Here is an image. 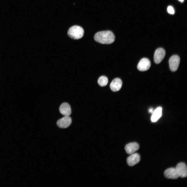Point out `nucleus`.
<instances>
[{"instance_id": "nucleus-5", "label": "nucleus", "mask_w": 187, "mask_h": 187, "mask_svg": "<svg viewBox=\"0 0 187 187\" xmlns=\"http://www.w3.org/2000/svg\"><path fill=\"white\" fill-rule=\"evenodd\" d=\"M151 63L150 60L146 58L142 59L138 63L137 69L141 71H145L148 70L150 67Z\"/></svg>"}, {"instance_id": "nucleus-2", "label": "nucleus", "mask_w": 187, "mask_h": 187, "mask_svg": "<svg viewBox=\"0 0 187 187\" xmlns=\"http://www.w3.org/2000/svg\"><path fill=\"white\" fill-rule=\"evenodd\" d=\"M84 30L81 26L74 25L69 29L68 34L71 38L74 39H78L82 38L84 34Z\"/></svg>"}, {"instance_id": "nucleus-3", "label": "nucleus", "mask_w": 187, "mask_h": 187, "mask_svg": "<svg viewBox=\"0 0 187 187\" xmlns=\"http://www.w3.org/2000/svg\"><path fill=\"white\" fill-rule=\"evenodd\" d=\"M169 67L171 70L173 72L177 71L180 62V58L177 55L172 56L169 60Z\"/></svg>"}, {"instance_id": "nucleus-4", "label": "nucleus", "mask_w": 187, "mask_h": 187, "mask_svg": "<svg viewBox=\"0 0 187 187\" xmlns=\"http://www.w3.org/2000/svg\"><path fill=\"white\" fill-rule=\"evenodd\" d=\"M165 55V50L162 48L157 49L155 51L154 60L155 62L157 64L159 63L163 60Z\"/></svg>"}, {"instance_id": "nucleus-7", "label": "nucleus", "mask_w": 187, "mask_h": 187, "mask_svg": "<svg viewBox=\"0 0 187 187\" xmlns=\"http://www.w3.org/2000/svg\"><path fill=\"white\" fill-rule=\"evenodd\" d=\"M164 175L168 179H175L179 177L176 168H174L166 169L164 172Z\"/></svg>"}, {"instance_id": "nucleus-16", "label": "nucleus", "mask_w": 187, "mask_h": 187, "mask_svg": "<svg viewBox=\"0 0 187 187\" xmlns=\"http://www.w3.org/2000/svg\"><path fill=\"white\" fill-rule=\"evenodd\" d=\"M149 112H153V110L152 108L150 109L149 110Z\"/></svg>"}, {"instance_id": "nucleus-1", "label": "nucleus", "mask_w": 187, "mask_h": 187, "mask_svg": "<svg viewBox=\"0 0 187 187\" xmlns=\"http://www.w3.org/2000/svg\"><path fill=\"white\" fill-rule=\"evenodd\" d=\"M115 38L113 32L109 30L98 32L94 36V39L96 41L102 44H111L114 42Z\"/></svg>"}, {"instance_id": "nucleus-12", "label": "nucleus", "mask_w": 187, "mask_h": 187, "mask_svg": "<svg viewBox=\"0 0 187 187\" xmlns=\"http://www.w3.org/2000/svg\"><path fill=\"white\" fill-rule=\"evenodd\" d=\"M59 110L60 113L65 116H69L71 113L70 106L66 103H64L61 105Z\"/></svg>"}, {"instance_id": "nucleus-8", "label": "nucleus", "mask_w": 187, "mask_h": 187, "mask_svg": "<svg viewBox=\"0 0 187 187\" xmlns=\"http://www.w3.org/2000/svg\"><path fill=\"white\" fill-rule=\"evenodd\" d=\"M176 169L179 177L182 178L186 177L187 176V167L184 163L181 162L177 165Z\"/></svg>"}, {"instance_id": "nucleus-13", "label": "nucleus", "mask_w": 187, "mask_h": 187, "mask_svg": "<svg viewBox=\"0 0 187 187\" xmlns=\"http://www.w3.org/2000/svg\"><path fill=\"white\" fill-rule=\"evenodd\" d=\"M162 109L160 107L157 108L153 111L151 118V121L155 122L161 117L162 115Z\"/></svg>"}, {"instance_id": "nucleus-10", "label": "nucleus", "mask_w": 187, "mask_h": 187, "mask_svg": "<svg viewBox=\"0 0 187 187\" xmlns=\"http://www.w3.org/2000/svg\"><path fill=\"white\" fill-rule=\"evenodd\" d=\"M139 148V146L137 143L131 142L127 144L125 149L126 152L129 154H131L138 150Z\"/></svg>"}, {"instance_id": "nucleus-11", "label": "nucleus", "mask_w": 187, "mask_h": 187, "mask_svg": "<svg viewBox=\"0 0 187 187\" xmlns=\"http://www.w3.org/2000/svg\"><path fill=\"white\" fill-rule=\"evenodd\" d=\"M122 84L121 79L119 78H116L112 81L110 85L111 89L113 91H119L121 89Z\"/></svg>"}, {"instance_id": "nucleus-17", "label": "nucleus", "mask_w": 187, "mask_h": 187, "mask_svg": "<svg viewBox=\"0 0 187 187\" xmlns=\"http://www.w3.org/2000/svg\"><path fill=\"white\" fill-rule=\"evenodd\" d=\"M178 0L179 1H180L181 2H183L184 1V0Z\"/></svg>"}, {"instance_id": "nucleus-6", "label": "nucleus", "mask_w": 187, "mask_h": 187, "mask_svg": "<svg viewBox=\"0 0 187 187\" xmlns=\"http://www.w3.org/2000/svg\"><path fill=\"white\" fill-rule=\"evenodd\" d=\"M72 122L71 118L69 116H65L58 120L57 122V126L61 128H65L68 127Z\"/></svg>"}, {"instance_id": "nucleus-9", "label": "nucleus", "mask_w": 187, "mask_h": 187, "mask_svg": "<svg viewBox=\"0 0 187 187\" xmlns=\"http://www.w3.org/2000/svg\"><path fill=\"white\" fill-rule=\"evenodd\" d=\"M140 160L139 155L137 153L131 154L127 159L128 164L130 166H132L138 163Z\"/></svg>"}, {"instance_id": "nucleus-15", "label": "nucleus", "mask_w": 187, "mask_h": 187, "mask_svg": "<svg viewBox=\"0 0 187 187\" xmlns=\"http://www.w3.org/2000/svg\"><path fill=\"white\" fill-rule=\"evenodd\" d=\"M167 11L169 13L171 14H173L175 13V11L173 8L170 6L168 7Z\"/></svg>"}, {"instance_id": "nucleus-14", "label": "nucleus", "mask_w": 187, "mask_h": 187, "mask_svg": "<svg viewBox=\"0 0 187 187\" xmlns=\"http://www.w3.org/2000/svg\"><path fill=\"white\" fill-rule=\"evenodd\" d=\"M98 82L100 86H104L108 84V79L106 76H102L99 78Z\"/></svg>"}]
</instances>
